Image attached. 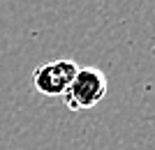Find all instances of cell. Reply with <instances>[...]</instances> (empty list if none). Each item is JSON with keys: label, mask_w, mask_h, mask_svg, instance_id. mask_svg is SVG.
<instances>
[{"label": "cell", "mask_w": 155, "mask_h": 150, "mask_svg": "<svg viewBox=\"0 0 155 150\" xmlns=\"http://www.w3.org/2000/svg\"><path fill=\"white\" fill-rule=\"evenodd\" d=\"M109 92V81L107 74L97 67H79L77 76L72 78L67 92L63 95L65 106L70 111H84L93 109L107 97Z\"/></svg>", "instance_id": "obj_1"}, {"label": "cell", "mask_w": 155, "mask_h": 150, "mask_svg": "<svg viewBox=\"0 0 155 150\" xmlns=\"http://www.w3.org/2000/svg\"><path fill=\"white\" fill-rule=\"evenodd\" d=\"M79 65L74 60L60 58L53 62H44L32 72V88L44 97H63L77 76Z\"/></svg>", "instance_id": "obj_2"}]
</instances>
